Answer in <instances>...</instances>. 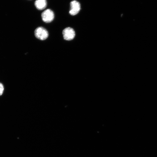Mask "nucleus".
<instances>
[{"label":"nucleus","mask_w":157,"mask_h":157,"mask_svg":"<svg viewBox=\"0 0 157 157\" xmlns=\"http://www.w3.org/2000/svg\"><path fill=\"white\" fill-rule=\"evenodd\" d=\"M4 87L3 85L0 83V96H1L3 92Z\"/></svg>","instance_id":"obj_6"},{"label":"nucleus","mask_w":157,"mask_h":157,"mask_svg":"<svg viewBox=\"0 0 157 157\" xmlns=\"http://www.w3.org/2000/svg\"><path fill=\"white\" fill-rule=\"evenodd\" d=\"M34 5L37 9L39 10H42L46 8L47 1L46 0H36Z\"/></svg>","instance_id":"obj_5"},{"label":"nucleus","mask_w":157,"mask_h":157,"mask_svg":"<svg viewBox=\"0 0 157 157\" xmlns=\"http://www.w3.org/2000/svg\"><path fill=\"white\" fill-rule=\"evenodd\" d=\"M43 21L46 23L52 22L54 20V14L53 11L50 9H47L43 11L41 14Z\"/></svg>","instance_id":"obj_1"},{"label":"nucleus","mask_w":157,"mask_h":157,"mask_svg":"<svg viewBox=\"0 0 157 157\" xmlns=\"http://www.w3.org/2000/svg\"><path fill=\"white\" fill-rule=\"evenodd\" d=\"M81 9L80 3L76 1H73L70 3V10L69 13L71 15H75L79 13Z\"/></svg>","instance_id":"obj_3"},{"label":"nucleus","mask_w":157,"mask_h":157,"mask_svg":"<svg viewBox=\"0 0 157 157\" xmlns=\"http://www.w3.org/2000/svg\"><path fill=\"white\" fill-rule=\"evenodd\" d=\"M34 33L36 37L41 40H45L48 36L47 31L42 27L37 28L35 31Z\"/></svg>","instance_id":"obj_2"},{"label":"nucleus","mask_w":157,"mask_h":157,"mask_svg":"<svg viewBox=\"0 0 157 157\" xmlns=\"http://www.w3.org/2000/svg\"><path fill=\"white\" fill-rule=\"evenodd\" d=\"M64 39L67 41H70L74 39L75 36V32L74 30L68 27L64 29L63 31Z\"/></svg>","instance_id":"obj_4"}]
</instances>
